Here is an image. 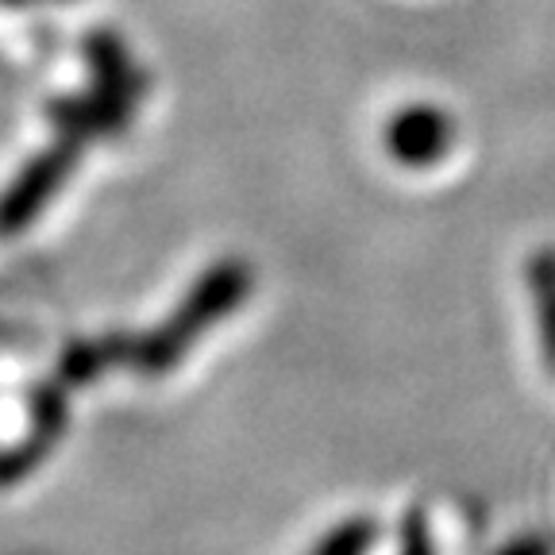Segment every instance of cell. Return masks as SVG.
Listing matches in <instances>:
<instances>
[{
	"label": "cell",
	"mask_w": 555,
	"mask_h": 555,
	"mask_svg": "<svg viewBox=\"0 0 555 555\" xmlns=\"http://www.w3.org/2000/svg\"><path fill=\"white\" fill-rule=\"evenodd\" d=\"M247 286H251V282H247V274H243L240 267L208 270V274L201 278V286L193 289L190 305H182V312H178L158 336H151V344L143 347L139 363L147 366V374H166L178 363V356H182L185 347L193 344V336H197L201 328H208L212 321H220V317L240 301Z\"/></svg>",
	"instance_id": "1"
},
{
	"label": "cell",
	"mask_w": 555,
	"mask_h": 555,
	"mask_svg": "<svg viewBox=\"0 0 555 555\" xmlns=\"http://www.w3.org/2000/svg\"><path fill=\"white\" fill-rule=\"evenodd\" d=\"M451 139H455V128H451L448 113H440L433 104H409L386 124V151L393 155V163L413 166V170L440 163L448 155Z\"/></svg>",
	"instance_id": "2"
},
{
	"label": "cell",
	"mask_w": 555,
	"mask_h": 555,
	"mask_svg": "<svg viewBox=\"0 0 555 555\" xmlns=\"http://www.w3.org/2000/svg\"><path fill=\"white\" fill-rule=\"evenodd\" d=\"M74 158H78L74 147H54V151H47L35 166H27L16 182H12V190L4 193V201H0V232H16V228H24L27 220L47 205L54 185L66 178Z\"/></svg>",
	"instance_id": "3"
},
{
	"label": "cell",
	"mask_w": 555,
	"mask_h": 555,
	"mask_svg": "<svg viewBox=\"0 0 555 555\" xmlns=\"http://www.w3.org/2000/svg\"><path fill=\"white\" fill-rule=\"evenodd\" d=\"M532 278V297L540 309V336H544V356L555 366V255L540 251L529 267Z\"/></svg>",
	"instance_id": "4"
},
{
	"label": "cell",
	"mask_w": 555,
	"mask_h": 555,
	"mask_svg": "<svg viewBox=\"0 0 555 555\" xmlns=\"http://www.w3.org/2000/svg\"><path fill=\"white\" fill-rule=\"evenodd\" d=\"M374 544V525L371 520H347L339 529H332L328 537L317 544L312 555H366V547Z\"/></svg>",
	"instance_id": "5"
},
{
	"label": "cell",
	"mask_w": 555,
	"mask_h": 555,
	"mask_svg": "<svg viewBox=\"0 0 555 555\" xmlns=\"http://www.w3.org/2000/svg\"><path fill=\"white\" fill-rule=\"evenodd\" d=\"M502 555H547V547L540 544V540H517V544H509Z\"/></svg>",
	"instance_id": "6"
}]
</instances>
